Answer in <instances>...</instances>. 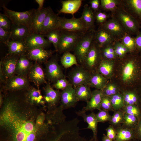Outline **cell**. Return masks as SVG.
<instances>
[{
  "instance_id": "43",
  "label": "cell",
  "mask_w": 141,
  "mask_h": 141,
  "mask_svg": "<svg viewBox=\"0 0 141 141\" xmlns=\"http://www.w3.org/2000/svg\"><path fill=\"white\" fill-rule=\"evenodd\" d=\"M122 43L129 50L130 52H138L136 48L135 38L125 34L122 38Z\"/></svg>"
},
{
  "instance_id": "39",
  "label": "cell",
  "mask_w": 141,
  "mask_h": 141,
  "mask_svg": "<svg viewBox=\"0 0 141 141\" xmlns=\"http://www.w3.org/2000/svg\"><path fill=\"white\" fill-rule=\"evenodd\" d=\"M124 114L121 109L114 111L109 121V124L115 128L121 126L123 122Z\"/></svg>"
},
{
  "instance_id": "50",
  "label": "cell",
  "mask_w": 141,
  "mask_h": 141,
  "mask_svg": "<svg viewBox=\"0 0 141 141\" xmlns=\"http://www.w3.org/2000/svg\"><path fill=\"white\" fill-rule=\"evenodd\" d=\"M101 108L108 111H114L109 97L103 95L101 101Z\"/></svg>"
},
{
  "instance_id": "20",
  "label": "cell",
  "mask_w": 141,
  "mask_h": 141,
  "mask_svg": "<svg viewBox=\"0 0 141 141\" xmlns=\"http://www.w3.org/2000/svg\"><path fill=\"white\" fill-rule=\"evenodd\" d=\"M10 32V39L13 40H22L32 33L27 26L22 25L12 24Z\"/></svg>"
},
{
  "instance_id": "30",
  "label": "cell",
  "mask_w": 141,
  "mask_h": 141,
  "mask_svg": "<svg viewBox=\"0 0 141 141\" xmlns=\"http://www.w3.org/2000/svg\"><path fill=\"white\" fill-rule=\"evenodd\" d=\"M115 61V60L102 59L96 71L108 78L112 77Z\"/></svg>"
},
{
  "instance_id": "2",
  "label": "cell",
  "mask_w": 141,
  "mask_h": 141,
  "mask_svg": "<svg viewBox=\"0 0 141 141\" xmlns=\"http://www.w3.org/2000/svg\"><path fill=\"white\" fill-rule=\"evenodd\" d=\"M121 90L137 89L141 85V57L138 52H130L115 62L113 75Z\"/></svg>"
},
{
  "instance_id": "51",
  "label": "cell",
  "mask_w": 141,
  "mask_h": 141,
  "mask_svg": "<svg viewBox=\"0 0 141 141\" xmlns=\"http://www.w3.org/2000/svg\"><path fill=\"white\" fill-rule=\"evenodd\" d=\"M71 84L69 81L66 78H62L57 80L54 83V87L57 90H62Z\"/></svg>"
},
{
  "instance_id": "23",
  "label": "cell",
  "mask_w": 141,
  "mask_h": 141,
  "mask_svg": "<svg viewBox=\"0 0 141 141\" xmlns=\"http://www.w3.org/2000/svg\"><path fill=\"white\" fill-rule=\"evenodd\" d=\"M52 51L42 47L28 50L26 55L30 59L40 62H46L52 55Z\"/></svg>"
},
{
  "instance_id": "52",
  "label": "cell",
  "mask_w": 141,
  "mask_h": 141,
  "mask_svg": "<svg viewBox=\"0 0 141 141\" xmlns=\"http://www.w3.org/2000/svg\"><path fill=\"white\" fill-rule=\"evenodd\" d=\"M11 34L10 31L4 30L0 27V41L6 45L10 40Z\"/></svg>"
},
{
  "instance_id": "58",
  "label": "cell",
  "mask_w": 141,
  "mask_h": 141,
  "mask_svg": "<svg viewBox=\"0 0 141 141\" xmlns=\"http://www.w3.org/2000/svg\"><path fill=\"white\" fill-rule=\"evenodd\" d=\"M45 119V115L43 114L40 115L37 118L36 124L38 126L42 125Z\"/></svg>"
},
{
  "instance_id": "29",
  "label": "cell",
  "mask_w": 141,
  "mask_h": 141,
  "mask_svg": "<svg viewBox=\"0 0 141 141\" xmlns=\"http://www.w3.org/2000/svg\"><path fill=\"white\" fill-rule=\"evenodd\" d=\"M113 36L105 30L101 28L95 32L94 41L100 48L111 44Z\"/></svg>"
},
{
  "instance_id": "37",
  "label": "cell",
  "mask_w": 141,
  "mask_h": 141,
  "mask_svg": "<svg viewBox=\"0 0 141 141\" xmlns=\"http://www.w3.org/2000/svg\"><path fill=\"white\" fill-rule=\"evenodd\" d=\"M60 61L62 65L66 68L70 67L73 65H78L76 56L69 52L64 53L61 57Z\"/></svg>"
},
{
  "instance_id": "1",
  "label": "cell",
  "mask_w": 141,
  "mask_h": 141,
  "mask_svg": "<svg viewBox=\"0 0 141 141\" xmlns=\"http://www.w3.org/2000/svg\"><path fill=\"white\" fill-rule=\"evenodd\" d=\"M16 101L8 99L1 116V122L10 132L11 141H35L38 131L36 124L16 109Z\"/></svg>"
},
{
  "instance_id": "15",
  "label": "cell",
  "mask_w": 141,
  "mask_h": 141,
  "mask_svg": "<svg viewBox=\"0 0 141 141\" xmlns=\"http://www.w3.org/2000/svg\"><path fill=\"white\" fill-rule=\"evenodd\" d=\"M29 84V80L26 76L16 75L7 79L5 86L8 90H17L26 88Z\"/></svg>"
},
{
  "instance_id": "60",
  "label": "cell",
  "mask_w": 141,
  "mask_h": 141,
  "mask_svg": "<svg viewBox=\"0 0 141 141\" xmlns=\"http://www.w3.org/2000/svg\"><path fill=\"white\" fill-rule=\"evenodd\" d=\"M0 80L1 82H3L5 81V78L4 73H3L1 64L0 63Z\"/></svg>"
},
{
  "instance_id": "36",
  "label": "cell",
  "mask_w": 141,
  "mask_h": 141,
  "mask_svg": "<svg viewBox=\"0 0 141 141\" xmlns=\"http://www.w3.org/2000/svg\"><path fill=\"white\" fill-rule=\"evenodd\" d=\"M27 98L32 103L44 104L45 103L41 91L34 88H32L29 90Z\"/></svg>"
},
{
  "instance_id": "47",
  "label": "cell",
  "mask_w": 141,
  "mask_h": 141,
  "mask_svg": "<svg viewBox=\"0 0 141 141\" xmlns=\"http://www.w3.org/2000/svg\"><path fill=\"white\" fill-rule=\"evenodd\" d=\"M101 5L103 9L108 10H113L116 8L119 3L116 0H101Z\"/></svg>"
},
{
  "instance_id": "32",
  "label": "cell",
  "mask_w": 141,
  "mask_h": 141,
  "mask_svg": "<svg viewBox=\"0 0 141 141\" xmlns=\"http://www.w3.org/2000/svg\"><path fill=\"white\" fill-rule=\"evenodd\" d=\"M108 79L97 71L92 72L89 86L102 91L108 83Z\"/></svg>"
},
{
  "instance_id": "44",
  "label": "cell",
  "mask_w": 141,
  "mask_h": 141,
  "mask_svg": "<svg viewBox=\"0 0 141 141\" xmlns=\"http://www.w3.org/2000/svg\"><path fill=\"white\" fill-rule=\"evenodd\" d=\"M139 119L136 116L124 113L123 122L122 125L126 127L134 129Z\"/></svg>"
},
{
  "instance_id": "5",
  "label": "cell",
  "mask_w": 141,
  "mask_h": 141,
  "mask_svg": "<svg viewBox=\"0 0 141 141\" xmlns=\"http://www.w3.org/2000/svg\"><path fill=\"white\" fill-rule=\"evenodd\" d=\"M3 8L4 14L9 19L12 24L26 26L32 32L31 26L33 9L20 12L9 9L4 4L3 5Z\"/></svg>"
},
{
  "instance_id": "14",
  "label": "cell",
  "mask_w": 141,
  "mask_h": 141,
  "mask_svg": "<svg viewBox=\"0 0 141 141\" xmlns=\"http://www.w3.org/2000/svg\"><path fill=\"white\" fill-rule=\"evenodd\" d=\"M24 41L28 50L39 47L45 48L51 44L47 39H45L44 35L33 33L30 34Z\"/></svg>"
},
{
  "instance_id": "41",
  "label": "cell",
  "mask_w": 141,
  "mask_h": 141,
  "mask_svg": "<svg viewBox=\"0 0 141 141\" xmlns=\"http://www.w3.org/2000/svg\"><path fill=\"white\" fill-rule=\"evenodd\" d=\"M60 34V30L56 29L51 31L44 35L47 38V39L52 44L56 51H58V46L59 43Z\"/></svg>"
},
{
  "instance_id": "56",
  "label": "cell",
  "mask_w": 141,
  "mask_h": 141,
  "mask_svg": "<svg viewBox=\"0 0 141 141\" xmlns=\"http://www.w3.org/2000/svg\"><path fill=\"white\" fill-rule=\"evenodd\" d=\"M137 50L139 53L141 52V32L139 31L135 37Z\"/></svg>"
},
{
  "instance_id": "42",
  "label": "cell",
  "mask_w": 141,
  "mask_h": 141,
  "mask_svg": "<svg viewBox=\"0 0 141 141\" xmlns=\"http://www.w3.org/2000/svg\"><path fill=\"white\" fill-rule=\"evenodd\" d=\"M109 97L114 111L121 109L125 106L123 96L121 92Z\"/></svg>"
},
{
  "instance_id": "54",
  "label": "cell",
  "mask_w": 141,
  "mask_h": 141,
  "mask_svg": "<svg viewBox=\"0 0 141 141\" xmlns=\"http://www.w3.org/2000/svg\"><path fill=\"white\" fill-rule=\"evenodd\" d=\"M97 22L100 24L104 23L107 17V15L104 13L99 11L95 16Z\"/></svg>"
},
{
  "instance_id": "17",
  "label": "cell",
  "mask_w": 141,
  "mask_h": 141,
  "mask_svg": "<svg viewBox=\"0 0 141 141\" xmlns=\"http://www.w3.org/2000/svg\"><path fill=\"white\" fill-rule=\"evenodd\" d=\"M8 55L0 62L5 77L7 79L15 75L17 62L20 56Z\"/></svg>"
},
{
  "instance_id": "49",
  "label": "cell",
  "mask_w": 141,
  "mask_h": 141,
  "mask_svg": "<svg viewBox=\"0 0 141 141\" xmlns=\"http://www.w3.org/2000/svg\"><path fill=\"white\" fill-rule=\"evenodd\" d=\"M12 24L10 20L4 14L0 13V27L10 31Z\"/></svg>"
},
{
  "instance_id": "38",
  "label": "cell",
  "mask_w": 141,
  "mask_h": 141,
  "mask_svg": "<svg viewBox=\"0 0 141 141\" xmlns=\"http://www.w3.org/2000/svg\"><path fill=\"white\" fill-rule=\"evenodd\" d=\"M104 95L110 97L117 93L121 92V89L115 82H108L102 90Z\"/></svg>"
},
{
  "instance_id": "48",
  "label": "cell",
  "mask_w": 141,
  "mask_h": 141,
  "mask_svg": "<svg viewBox=\"0 0 141 141\" xmlns=\"http://www.w3.org/2000/svg\"><path fill=\"white\" fill-rule=\"evenodd\" d=\"M97 120L98 122L104 123L106 121H109L111 117L109 111L102 109L95 114Z\"/></svg>"
},
{
  "instance_id": "21",
  "label": "cell",
  "mask_w": 141,
  "mask_h": 141,
  "mask_svg": "<svg viewBox=\"0 0 141 141\" xmlns=\"http://www.w3.org/2000/svg\"><path fill=\"white\" fill-rule=\"evenodd\" d=\"M28 74L29 79L38 87L47 83L45 74L41 67L37 63L32 65Z\"/></svg>"
},
{
  "instance_id": "63",
  "label": "cell",
  "mask_w": 141,
  "mask_h": 141,
  "mask_svg": "<svg viewBox=\"0 0 141 141\" xmlns=\"http://www.w3.org/2000/svg\"><path fill=\"white\" fill-rule=\"evenodd\" d=\"M139 55H140V57H141V52L139 53Z\"/></svg>"
},
{
  "instance_id": "18",
  "label": "cell",
  "mask_w": 141,
  "mask_h": 141,
  "mask_svg": "<svg viewBox=\"0 0 141 141\" xmlns=\"http://www.w3.org/2000/svg\"><path fill=\"white\" fill-rule=\"evenodd\" d=\"M46 84L44 89V99L48 105L49 107L54 109L60 101L61 92L58 90H54L49 83H47Z\"/></svg>"
},
{
  "instance_id": "19",
  "label": "cell",
  "mask_w": 141,
  "mask_h": 141,
  "mask_svg": "<svg viewBox=\"0 0 141 141\" xmlns=\"http://www.w3.org/2000/svg\"><path fill=\"white\" fill-rule=\"evenodd\" d=\"M77 114L82 117L84 121L88 124L87 127L86 128L91 130L93 133L92 138L95 141H98L97 137L98 122L95 114L93 112H92L89 114H87L86 112L81 110L76 112Z\"/></svg>"
},
{
  "instance_id": "24",
  "label": "cell",
  "mask_w": 141,
  "mask_h": 141,
  "mask_svg": "<svg viewBox=\"0 0 141 141\" xmlns=\"http://www.w3.org/2000/svg\"><path fill=\"white\" fill-rule=\"evenodd\" d=\"M8 54L18 56L26 54L28 51L24 41L10 40L6 45Z\"/></svg>"
},
{
  "instance_id": "22",
  "label": "cell",
  "mask_w": 141,
  "mask_h": 141,
  "mask_svg": "<svg viewBox=\"0 0 141 141\" xmlns=\"http://www.w3.org/2000/svg\"><path fill=\"white\" fill-rule=\"evenodd\" d=\"M103 95L102 90L96 89L92 92L91 96L82 110L84 112L97 109L101 110V104Z\"/></svg>"
},
{
  "instance_id": "7",
  "label": "cell",
  "mask_w": 141,
  "mask_h": 141,
  "mask_svg": "<svg viewBox=\"0 0 141 141\" xmlns=\"http://www.w3.org/2000/svg\"><path fill=\"white\" fill-rule=\"evenodd\" d=\"M91 75L83 66H77L69 73V81L74 87L81 85L89 86Z\"/></svg>"
},
{
  "instance_id": "11",
  "label": "cell",
  "mask_w": 141,
  "mask_h": 141,
  "mask_svg": "<svg viewBox=\"0 0 141 141\" xmlns=\"http://www.w3.org/2000/svg\"><path fill=\"white\" fill-rule=\"evenodd\" d=\"M45 74L48 80L54 83L60 79L66 78L56 59L54 57L47 61Z\"/></svg>"
},
{
  "instance_id": "6",
  "label": "cell",
  "mask_w": 141,
  "mask_h": 141,
  "mask_svg": "<svg viewBox=\"0 0 141 141\" xmlns=\"http://www.w3.org/2000/svg\"><path fill=\"white\" fill-rule=\"evenodd\" d=\"M102 59L100 48L94 40L82 64V65L90 72L92 73L96 71Z\"/></svg>"
},
{
  "instance_id": "13",
  "label": "cell",
  "mask_w": 141,
  "mask_h": 141,
  "mask_svg": "<svg viewBox=\"0 0 141 141\" xmlns=\"http://www.w3.org/2000/svg\"><path fill=\"white\" fill-rule=\"evenodd\" d=\"M51 9L49 7L40 10L33 9L31 26L32 33L40 34L43 23Z\"/></svg>"
},
{
  "instance_id": "34",
  "label": "cell",
  "mask_w": 141,
  "mask_h": 141,
  "mask_svg": "<svg viewBox=\"0 0 141 141\" xmlns=\"http://www.w3.org/2000/svg\"><path fill=\"white\" fill-rule=\"evenodd\" d=\"M77 99L78 101H84L87 102L90 98L92 92L88 85H81L74 87Z\"/></svg>"
},
{
  "instance_id": "59",
  "label": "cell",
  "mask_w": 141,
  "mask_h": 141,
  "mask_svg": "<svg viewBox=\"0 0 141 141\" xmlns=\"http://www.w3.org/2000/svg\"><path fill=\"white\" fill-rule=\"evenodd\" d=\"M35 1L39 5L37 9L38 10H40L44 8L43 6L45 1L44 0H35Z\"/></svg>"
},
{
  "instance_id": "57",
  "label": "cell",
  "mask_w": 141,
  "mask_h": 141,
  "mask_svg": "<svg viewBox=\"0 0 141 141\" xmlns=\"http://www.w3.org/2000/svg\"><path fill=\"white\" fill-rule=\"evenodd\" d=\"M100 2L99 0H92L90 1L91 8L93 11H96L98 10L99 5Z\"/></svg>"
},
{
  "instance_id": "12",
  "label": "cell",
  "mask_w": 141,
  "mask_h": 141,
  "mask_svg": "<svg viewBox=\"0 0 141 141\" xmlns=\"http://www.w3.org/2000/svg\"><path fill=\"white\" fill-rule=\"evenodd\" d=\"M118 17L124 27L130 32L136 34L139 31L140 24L133 16L120 10L118 12Z\"/></svg>"
},
{
  "instance_id": "10",
  "label": "cell",
  "mask_w": 141,
  "mask_h": 141,
  "mask_svg": "<svg viewBox=\"0 0 141 141\" xmlns=\"http://www.w3.org/2000/svg\"><path fill=\"white\" fill-rule=\"evenodd\" d=\"M78 102L74 87L70 85L61 92L60 105L58 108L63 110L74 107Z\"/></svg>"
},
{
  "instance_id": "28",
  "label": "cell",
  "mask_w": 141,
  "mask_h": 141,
  "mask_svg": "<svg viewBox=\"0 0 141 141\" xmlns=\"http://www.w3.org/2000/svg\"><path fill=\"white\" fill-rule=\"evenodd\" d=\"M116 135L113 141H130L136 139L134 129L122 125L115 128Z\"/></svg>"
},
{
  "instance_id": "55",
  "label": "cell",
  "mask_w": 141,
  "mask_h": 141,
  "mask_svg": "<svg viewBox=\"0 0 141 141\" xmlns=\"http://www.w3.org/2000/svg\"><path fill=\"white\" fill-rule=\"evenodd\" d=\"M135 138L139 141H141V117L134 128Z\"/></svg>"
},
{
  "instance_id": "45",
  "label": "cell",
  "mask_w": 141,
  "mask_h": 141,
  "mask_svg": "<svg viewBox=\"0 0 141 141\" xmlns=\"http://www.w3.org/2000/svg\"><path fill=\"white\" fill-rule=\"evenodd\" d=\"M113 46L117 57L120 59L123 58L128 53L130 52L128 49L122 43L119 42H116Z\"/></svg>"
},
{
  "instance_id": "3",
  "label": "cell",
  "mask_w": 141,
  "mask_h": 141,
  "mask_svg": "<svg viewBox=\"0 0 141 141\" xmlns=\"http://www.w3.org/2000/svg\"><path fill=\"white\" fill-rule=\"evenodd\" d=\"M85 34L60 30L58 51L64 53L73 50L78 42Z\"/></svg>"
},
{
  "instance_id": "62",
  "label": "cell",
  "mask_w": 141,
  "mask_h": 141,
  "mask_svg": "<svg viewBox=\"0 0 141 141\" xmlns=\"http://www.w3.org/2000/svg\"><path fill=\"white\" fill-rule=\"evenodd\" d=\"M102 141H113L110 139L105 134H103L102 137Z\"/></svg>"
},
{
  "instance_id": "53",
  "label": "cell",
  "mask_w": 141,
  "mask_h": 141,
  "mask_svg": "<svg viewBox=\"0 0 141 141\" xmlns=\"http://www.w3.org/2000/svg\"><path fill=\"white\" fill-rule=\"evenodd\" d=\"M107 136L113 141L115 139L116 132L115 128L112 126L110 125L106 129Z\"/></svg>"
},
{
  "instance_id": "8",
  "label": "cell",
  "mask_w": 141,
  "mask_h": 141,
  "mask_svg": "<svg viewBox=\"0 0 141 141\" xmlns=\"http://www.w3.org/2000/svg\"><path fill=\"white\" fill-rule=\"evenodd\" d=\"M58 25V29L60 30L84 33L88 31L80 17L77 18L74 16L70 19L59 16Z\"/></svg>"
},
{
  "instance_id": "40",
  "label": "cell",
  "mask_w": 141,
  "mask_h": 141,
  "mask_svg": "<svg viewBox=\"0 0 141 141\" xmlns=\"http://www.w3.org/2000/svg\"><path fill=\"white\" fill-rule=\"evenodd\" d=\"M100 48L103 59L112 60H115L117 58L114 46L111 44L104 46Z\"/></svg>"
},
{
  "instance_id": "35",
  "label": "cell",
  "mask_w": 141,
  "mask_h": 141,
  "mask_svg": "<svg viewBox=\"0 0 141 141\" xmlns=\"http://www.w3.org/2000/svg\"><path fill=\"white\" fill-rule=\"evenodd\" d=\"M127 4L134 15L133 17L141 24V0H128Z\"/></svg>"
},
{
  "instance_id": "4",
  "label": "cell",
  "mask_w": 141,
  "mask_h": 141,
  "mask_svg": "<svg viewBox=\"0 0 141 141\" xmlns=\"http://www.w3.org/2000/svg\"><path fill=\"white\" fill-rule=\"evenodd\" d=\"M94 30L89 31L78 42L73 51L77 61L82 64L94 41L95 33Z\"/></svg>"
},
{
  "instance_id": "9",
  "label": "cell",
  "mask_w": 141,
  "mask_h": 141,
  "mask_svg": "<svg viewBox=\"0 0 141 141\" xmlns=\"http://www.w3.org/2000/svg\"><path fill=\"white\" fill-rule=\"evenodd\" d=\"M75 126L66 127L61 130L55 138L49 141H95L92 138L88 140L81 136L79 127Z\"/></svg>"
},
{
  "instance_id": "33",
  "label": "cell",
  "mask_w": 141,
  "mask_h": 141,
  "mask_svg": "<svg viewBox=\"0 0 141 141\" xmlns=\"http://www.w3.org/2000/svg\"><path fill=\"white\" fill-rule=\"evenodd\" d=\"M121 93L125 105H136L140 107V98L136 89L121 90Z\"/></svg>"
},
{
  "instance_id": "26",
  "label": "cell",
  "mask_w": 141,
  "mask_h": 141,
  "mask_svg": "<svg viewBox=\"0 0 141 141\" xmlns=\"http://www.w3.org/2000/svg\"><path fill=\"white\" fill-rule=\"evenodd\" d=\"M102 28L107 31L113 37L125 34L123 27L118 21L115 19L110 20L103 23Z\"/></svg>"
},
{
  "instance_id": "27",
  "label": "cell",
  "mask_w": 141,
  "mask_h": 141,
  "mask_svg": "<svg viewBox=\"0 0 141 141\" xmlns=\"http://www.w3.org/2000/svg\"><path fill=\"white\" fill-rule=\"evenodd\" d=\"M82 0H68L61 1V8L58 11L59 13H64L73 15L80 8Z\"/></svg>"
},
{
  "instance_id": "61",
  "label": "cell",
  "mask_w": 141,
  "mask_h": 141,
  "mask_svg": "<svg viewBox=\"0 0 141 141\" xmlns=\"http://www.w3.org/2000/svg\"><path fill=\"white\" fill-rule=\"evenodd\" d=\"M136 89L140 98V107L141 110V85Z\"/></svg>"
},
{
  "instance_id": "25",
  "label": "cell",
  "mask_w": 141,
  "mask_h": 141,
  "mask_svg": "<svg viewBox=\"0 0 141 141\" xmlns=\"http://www.w3.org/2000/svg\"><path fill=\"white\" fill-rule=\"evenodd\" d=\"M26 54L20 56L17 62L15 73L16 75L26 76L32 65Z\"/></svg>"
},
{
  "instance_id": "46",
  "label": "cell",
  "mask_w": 141,
  "mask_h": 141,
  "mask_svg": "<svg viewBox=\"0 0 141 141\" xmlns=\"http://www.w3.org/2000/svg\"><path fill=\"white\" fill-rule=\"evenodd\" d=\"M124 113L134 115L139 119L141 117V110L136 105H125L121 109Z\"/></svg>"
},
{
  "instance_id": "16",
  "label": "cell",
  "mask_w": 141,
  "mask_h": 141,
  "mask_svg": "<svg viewBox=\"0 0 141 141\" xmlns=\"http://www.w3.org/2000/svg\"><path fill=\"white\" fill-rule=\"evenodd\" d=\"M58 16L51 8L43 23L40 34L45 35L50 32L58 29Z\"/></svg>"
},
{
  "instance_id": "31",
  "label": "cell",
  "mask_w": 141,
  "mask_h": 141,
  "mask_svg": "<svg viewBox=\"0 0 141 141\" xmlns=\"http://www.w3.org/2000/svg\"><path fill=\"white\" fill-rule=\"evenodd\" d=\"M80 17L88 31L93 30L95 16L93 11L87 4L84 5Z\"/></svg>"
}]
</instances>
